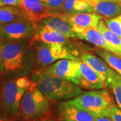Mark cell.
<instances>
[{
  "label": "cell",
  "instance_id": "10",
  "mask_svg": "<svg viewBox=\"0 0 121 121\" xmlns=\"http://www.w3.org/2000/svg\"><path fill=\"white\" fill-rule=\"evenodd\" d=\"M57 112L60 121H95L96 118L90 113L70 103L69 100L58 105Z\"/></svg>",
  "mask_w": 121,
  "mask_h": 121
},
{
  "label": "cell",
  "instance_id": "23",
  "mask_svg": "<svg viewBox=\"0 0 121 121\" xmlns=\"http://www.w3.org/2000/svg\"><path fill=\"white\" fill-rule=\"evenodd\" d=\"M41 3L49 9L60 14V10L65 0H40Z\"/></svg>",
  "mask_w": 121,
  "mask_h": 121
},
{
  "label": "cell",
  "instance_id": "33",
  "mask_svg": "<svg viewBox=\"0 0 121 121\" xmlns=\"http://www.w3.org/2000/svg\"><path fill=\"white\" fill-rule=\"evenodd\" d=\"M112 1H116V0H112Z\"/></svg>",
  "mask_w": 121,
  "mask_h": 121
},
{
  "label": "cell",
  "instance_id": "20",
  "mask_svg": "<svg viewBox=\"0 0 121 121\" xmlns=\"http://www.w3.org/2000/svg\"><path fill=\"white\" fill-rule=\"evenodd\" d=\"M96 28L102 32L110 46L115 51V54L121 57V38L108 28L103 19L99 21Z\"/></svg>",
  "mask_w": 121,
  "mask_h": 121
},
{
  "label": "cell",
  "instance_id": "18",
  "mask_svg": "<svg viewBox=\"0 0 121 121\" xmlns=\"http://www.w3.org/2000/svg\"><path fill=\"white\" fill-rule=\"evenodd\" d=\"M92 12L93 9L89 0H65L60 10V15L70 16L77 13Z\"/></svg>",
  "mask_w": 121,
  "mask_h": 121
},
{
  "label": "cell",
  "instance_id": "31",
  "mask_svg": "<svg viewBox=\"0 0 121 121\" xmlns=\"http://www.w3.org/2000/svg\"><path fill=\"white\" fill-rule=\"evenodd\" d=\"M53 121L52 119L49 118H47V117H44V118H39V119H36V120H35V121Z\"/></svg>",
  "mask_w": 121,
  "mask_h": 121
},
{
  "label": "cell",
  "instance_id": "25",
  "mask_svg": "<svg viewBox=\"0 0 121 121\" xmlns=\"http://www.w3.org/2000/svg\"><path fill=\"white\" fill-rule=\"evenodd\" d=\"M15 80L18 87L24 89L26 90L29 89L30 87H32L35 84V82L32 80V79L27 78L26 76H20Z\"/></svg>",
  "mask_w": 121,
  "mask_h": 121
},
{
  "label": "cell",
  "instance_id": "27",
  "mask_svg": "<svg viewBox=\"0 0 121 121\" xmlns=\"http://www.w3.org/2000/svg\"><path fill=\"white\" fill-rule=\"evenodd\" d=\"M21 2V0H0V8L5 5H17Z\"/></svg>",
  "mask_w": 121,
  "mask_h": 121
},
{
  "label": "cell",
  "instance_id": "16",
  "mask_svg": "<svg viewBox=\"0 0 121 121\" xmlns=\"http://www.w3.org/2000/svg\"><path fill=\"white\" fill-rule=\"evenodd\" d=\"M35 42L67 44L69 43V39L59 32L42 28L37 24L36 32L30 40V43Z\"/></svg>",
  "mask_w": 121,
  "mask_h": 121
},
{
  "label": "cell",
  "instance_id": "1",
  "mask_svg": "<svg viewBox=\"0 0 121 121\" xmlns=\"http://www.w3.org/2000/svg\"><path fill=\"white\" fill-rule=\"evenodd\" d=\"M30 39L5 40L0 74L5 76H25L35 66Z\"/></svg>",
  "mask_w": 121,
  "mask_h": 121
},
{
  "label": "cell",
  "instance_id": "2",
  "mask_svg": "<svg viewBox=\"0 0 121 121\" xmlns=\"http://www.w3.org/2000/svg\"><path fill=\"white\" fill-rule=\"evenodd\" d=\"M31 79L51 102L71 99L83 92L82 88L73 83L46 73L40 69L32 70Z\"/></svg>",
  "mask_w": 121,
  "mask_h": 121
},
{
  "label": "cell",
  "instance_id": "26",
  "mask_svg": "<svg viewBox=\"0 0 121 121\" xmlns=\"http://www.w3.org/2000/svg\"><path fill=\"white\" fill-rule=\"evenodd\" d=\"M107 117L112 121H121V109L114 105L108 110Z\"/></svg>",
  "mask_w": 121,
  "mask_h": 121
},
{
  "label": "cell",
  "instance_id": "28",
  "mask_svg": "<svg viewBox=\"0 0 121 121\" xmlns=\"http://www.w3.org/2000/svg\"><path fill=\"white\" fill-rule=\"evenodd\" d=\"M5 40L0 39V69L2 64L3 60V55H4V47Z\"/></svg>",
  "mask_w": 121,
  "mask_h": 121
},
{
  "label": "cell",
  "instance_id": "19",
  "mask_svg": "<svg viewBox=\"0 0 121 121\" xmlns=\"http://www.w3.org/2000/svg\"><path fill=\"white\" fill-rule=\"evenodd\" d=\"M20 20H28L26 19L24 13L19 6L5 5L0 8V24Z\"/></svg>",
  "mask_w": 121,
  "mask_h": 121
},
{
  "label": "cell",
  "instance_id": "24",
  "mask_svg": "<svg viewBox=\"0 0 121 121\" xmlns=\"http://www.w3.org/2000/svg\"><path fill=\"white\" fill-rule=\"evenodd\" d=\"M104 21L108 28L121 39V22L117 18H106Z\"/></svg>",
  "mask_w": 121,
  "mask_h": 121
},
{
  "label": "cell",
  "instance_id": "29",
  "mask_svg": "<svg viewBox=\"0 0 121 121\" xmlns=\"http://www.w3.org/2000/svg\"><path fill=\"white\" fill-rule=\"evenodd\" d=\"M95 121H112L110 118L106 117H98L95 118Z\"/></svg>",
  "mask_w": 121,
  "mask_h": 121
},
{
  "label": "cell",
  "instance_id": "12",
  "mask_svg": "<svg viewBox=\"0 0 121 121\" xmlns=\"http://www.w3.org/2000/svg\"><path fill=\"white\" fill-rule=\"evenodd\" d=\"M81 59L82 61L90 65L98 74L106 87H109L112 78L116 71L111 67H109V66H108L100 58L91 53H83Z\"/></svg>",
  "mask_w": 121,
  "mask_h": 121
},
{
  "label": "cell",
  "instance_id": "11",
  "mask_svg": "<svg viewBox=\"0 0 121 121\" xmlns=\"http://www.w3.org/2000/svg\"><path fill=\"white\" fill-rule=\"evenodd\" d=\"M61 16L69 22L75 34L91 27H97L99 21L104 19L102 16L93 12L77 13L70 16L62 15Z\"/></svg>",
  "mask_w": 121,
  "mask_h": 121
},
{
  "label": "cell",
  "instance_id": "8",
  "mask_svg": "<svg viewBox=\"0 0 121 121\" xmlns=\"http://www.w3.org/2000/svg\"><path fill=\"white\" fill-rule=\"evenodd\" d=\"M37 30V24L28 20L16 21L0 24V39L22 40L30 39Z\"/></svg>",
  "mask_w": 121,
  "mask_h": 121
},
{
  "label": "cell",
  "instance_id": "22",
  "mask_svg": "<svg viewBox=\"0 0 121 121\" xmlns=\"http://www.w3.org/2000/svg\"><path fill=\"white\" fill-rule=\"evenodd\" d=\"M109 88L112 91L118 107L121 109V75L117 72L113 75Z\"/></svg>",
  "mask_w": 121,
  "mask_h": 121
},
{
  "label": "cell",
  "instance_id": "3",
  "mask_svg": "<svg viewBox=\"0 0 121 121\" xmlns=\"http://www.w3.org/2000/svg\"><path fill=\"white\" fill-rule=\"evenodd\" d=\"M69 102L95 117H107L108 110L114 105L110 93L105 88L82 92Z\"/></svg>",
  "mask_w": 121,
  "mask_h": 121
},
{
  "label": "cell",
  "instance_id": "21",
  "mask_svg": "<svg viewBox=\"0 0 121 121\" xmlns=\"http://www.w3.org/2000/svg\"><path fill=\"white\" fill-rule=\"evenodd\" d=\"M94 51L99 56L107 65L121 75V57L113 52L99 48H94Z\"/></svg>",
  "mask_w": 121,
  "mask_h": 121
},
{
  "label": "cell",
  "instance_id": "5",
  "mask_svg": "<svg viewBox=\"0 0 121 121\" xmlns=\"http://www.w3.org/2000/svg\"><path fill=\"white\" fill-rule=\"evenodd\" d=\"M30 45L34 51L35 70L44 69L60 59L75 60L66 44L35 42Z\"/></svg>",
  "mask_w": 121,
  "mask_h": 121
},
{
  "label": "cell",
  "instance_id": "15",
  "mask_svg": "<svg viewBox=\"0 0 121 121\" xmlns=\"http://www.w3.org/2000/svg\"><path fill=\"white\" fill-rule=\"evenodd\" d=\"M38 25L42 28H44L50 30L59 32L68 39L77 38L71 26L63 17L60 16H51L44 19Z\"/></svg>",
  "mask_w": 121,
  "mask_h": 121
},
{
  "label": "cell",
  "instance_id": "30",
  "mask_svg": "<svg viewBox=\"0 0 121 121\" xmlns=\"http://www.w3.org/2000/svg\"><path fill=\"white\" fill-rule=\"evenodd\" d=\"M0 121H9L6 117V115L0 109Z\"/></svg>",
  "mask_w": 121,
  "mask_h": 121
},
{
  "label": "cell",
  "instance_id": "14",
  "mask_svg": "<svg viewBox=\"0 0 121 121\" xmlns=\"http://www.w3.org/2000/svg\"><path fill=\"white\" fill-rule=\"evenodd\" d=\"M82 78L79 87L87 90H101L106 86L98 74L89 65L83 61H79Z\"/></svg>",
  "mask_w": 121,
  "mask_h": 121
},
{
  "label": "cell",
  "instance_id": "17",
  "mask_svg": "<svg viewBox=\"0 0 121 121\" xmlns=\"http://www.w3.org/2000/svg\"><path fill=\"white\" fill-rule=\"evenodd\" d=\"M77 37L95 45L97 47L104 49L115 54V51L107 43L102 32L96 27L87 28L82 32L76 33Z\"/></svg>",
  "mask_w": 121,
  "mask_h": 121
},
{
  "label": "cell",
  "instance_id": "6",
  "mask_svg": "<svg viewBox=\"0 0 121 121\" xmlns=\"http://www.w3.org/2000/svg\"><path fill=\"white\" fill-rule=\"evenodd\" d=\"M26 90L17 86L15 79H6L0 85V109L7 117L19 115Z\"/></svg>",
  "mask_w": 121,
  "mask_h": 121
},
{
  "label": "cell",
  "instance_id": "32",
  "mask_svg": "<svg viewBox=\"0 0 121 121\" xmlns=\"http://www.w3.org/2000/svg\"><path fill=\"white\" fill-rule=\"evenodd\" d=\"M116 18H117V19H118V20H119V21L121 22V16H119L118 17H116Z\"/></svg>",
  "mask_w": 121,
  "mask_h": 121
},
{
  "label": "cell",
  "instance_id": "9",
  "mask_svg": "<svg viewBox=\"0 0 121 121\" xmlns=\"http://www.w3.org/2000/svg\"><path fill=\"white\" fill-rule=\"evenodd\" d=\"M19 7L24 13L26 19L36 24L48 17L61 16L46 8L40 0H21Z\"/></svg>",
  "mask_w": 121,
  "mask_h": 121
},
{
  "label": "cell",
  "instance_id": "4",
  "mask_svg": "<svg viewBox=\"0 0 121 121\" xmlns=\"http://www.w3.org/2000/svg\"><path fill=\"white\" fill-rule=\"evenodd\" d=\"M51 109V101L39 90L35 82L22 98L19 115L24 120L32 121L46 117Z\"/></svg>",
  "mask_w": 121,
  "mask_h": 121
},
{
  "label": "cell",
  "instance_id": "7",
  "mask_svg": "<svg viewBox=\"0 0 121 121\" xmlns=\"http://www.w3.org/2000/svg\"><path fill=\"white\" fill-rule=\"evenodd\" d=\"M40 70L46 73L66 79L79 87L82 78L79 61L65 59H60Z\"/></svg>",
  "mask_w": 121,
  "mask_h": 121
},
{
  "label": "cell",
  "instance_id": "13",
  "mask_svg": "<svg viewBox=\"0 0 121 121\" xmlns=\"http://www.w3.org/2000/svg\"><path fill=\"white\" fill-rule=\"evenodd\" d=\"M93 12L108 19L121 15V4L112 0H89Z\"/></svg>",
  "mask_w": 121,
  "mask_h": 121
}]
</instances>
